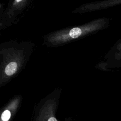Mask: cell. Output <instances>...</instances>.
Segmentation results:
<instances>
[{"label":"cell","mask_w":121,"mask_h":121,"mask_svg":"<svg viewBox=\"0 0 121 121\" xmlns=\"http://www.w3.org/2000/svg\"><path fill=\"white\" fill-rule=\"evenodd\" d=\"M21 0H16V1H17V2H19V1H20Z\"/></svg>","instance_id":"8992f818"},{"label":"cell","mask_w":121,"mask_h":121,"mask_svg":"<svg viewBox=\"0 0 121 121\" xmlns=\"http://www.w3.org/2000/svg\"><path fill=\"white\" fill-rule=\"evenodd\" d=\"M104 58L106 68H121V38L110 48Z\"/></svg>","instance_id":"6da1fadb"},{"label":"cell","mask_w":121,"mask_h":121,"mask_svg":"<svg viewBox=\"0 0 121 121\" xmlns=\"http://www.w3.org/2000/svg\"><path fill=\"white\" fill-rule=\"evenodd\" d=\"M11 113L9 110H4L1 114L0 120L1 121H9L11 118Z\"/></svg>","instance_id":"277c9868"},{"label":"cell","mask_w":121,"mask_h":121,"mask_svg":"<svg viewBox=\"0 0 121 121\" xmlns=\"http://www.w3.org/2000/svg\"><path fill=\"white\" fill-rule=\"evenodd\" d=\"M121 4V0H104L90 2L84 5L81 8L82 12H93Z\"/></svg>","instance_id":"7a4b0ae2"},{"label":"cell","mask_w":121,"mask_h":121,"mask_svg":"<svg viewBox=\"0 0 121 121\" xmlns=\"http://www.w3.org/2000/svg\"><path fill=\"white\" fill-rule=\"evenodd\" d=\"M17 65L15 62H11L9 63L5 68V73L8 76L14 74L17 69Z\"/></svg>","instance_id":"3957f363"},{"label":"cell","mask_w":121,"mask_h":121,"mask_svg":"<svg viewBox=\"0 0 121 121\" xmlns=\"http://www.w3.org/2000/svg\"><path fill=\"white\" fill-rule=\"evenodd\" d=\"M39 121H58L53 115H51L47 117H40Z\"/></svg>","instance_id":"5b68a950"}]
</instances>
